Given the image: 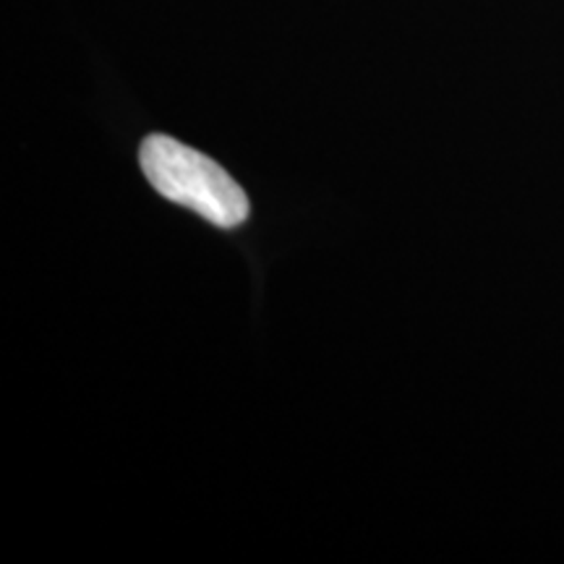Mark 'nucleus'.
I'll use <instances>...</instances> for the list:
<instances>
[{"instance_id":"1","label":"nucleus","mask_w":564,"mask_h":564,"mask_svg":"<svg viewBox=\"0 0 564 564\" xmlns=\"http://www.w3.org/2000/svg\"><path fill=\"white\" fill-rule=\"evenodd\" d=\"M141 171L154 192L220 228H236L249 217V199L225 167L207 154L171 137L152 133L141 144Z\"/></svg>"}]
</instances>
